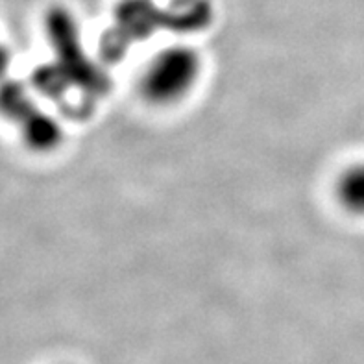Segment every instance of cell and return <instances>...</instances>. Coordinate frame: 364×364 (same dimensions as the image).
Here are the masks:
<instances>
[{"label": "cell", "instance_id": "4", "mask_svg": "<svg viewBox=\"0 0 364 364\" xmlns=\"http://www.w3.org/2000/svg\"><path fill=\"white\" fill-rule=\"evenodd\" d=\"M8 65H9V54L8 50H6V46L0 45V78H2L6 70H8Z\"/></svg>", "mask_w": 364, "mask_h": 364}, {"label": "cell", "instance_id": "1", "mask_svg": "<svg viewBox=\"0 0 364 364\" xmlns=\"http://www.w3.org/2000/svg\"><path fill=\"white\" fill-rule=\"evenodd\" d=\"M202 61L189 46H168L148 61L139 89L144 100L156 106H172L183 100L200 78Z\"/></svg>", "mask_w": 364, "mask_h": 364}, {"label": "cell", "instance_id": "2", "mask_svg": "<svg viewBox=\"0 0 364 364\" xmlns=\"http://www.w3.org/2000/svg\"><path fill=\"white\" fill-rule=\"evenodd\" d=\"M337 200L346 211L364 217V163L348 166L335 185Z\"/></svg>", "mask_w": 364, "mask_h": 364}, {"label": "cell", "instance_id": "3", "mask_svg": "<svg viewBox=\"0 0 364 364\" xmlns=\"http://www.w3.org/2000/svg\"><path fill=\"white\" fill-rule=\"evenodd\" d=\"M24 132H26L28 143L36 148H43V150L46 146H52L58 141V134H60L54 122L50 119H46L45 115L30 119V122L26 120V129Z\"/></svg>", "mask_w": 364, "mask_h": 364}]
</instances>
